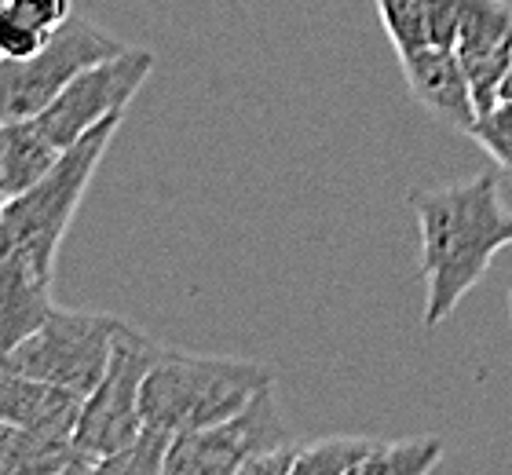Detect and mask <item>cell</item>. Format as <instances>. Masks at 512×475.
<instances>
[{
  "label": "cell",
  "instance_id": "cell-1",
  "mask_svg": "<svg viewBox=\"0 0 512 475\" xmlns=\"http://www.w3.org/2000/svg\"><path fill=\"white\" fill-rule=\"evenodd\" d=\"M125 114L81 136L33 187L0 205V351L30 337L52 311L55 260L88 183L107 158Z\"/></svg>",
  "mask_w": 512,
  "mask_h": 475
},
{
  "label": "cell",
  "instance_id": "cell-2",
  "mask_svg": "<svg viewBox=\"0 0 512 475\" xmlns=\"http://www.w3.org/2000/svg\"><path fill=\"white\" fill-rule=\"evenodd\" d=\"M421 227L425 329L443 326L465 296L487 278L494 256L512 245V212L502 205L498 176L421 187L406 194Z\"/></svg>",
  "mask_w": 512,
  "mask_h": 475
},
{
  "label": "cell",
  "instance_id": "cell-3",
  "mask_svg": "<svg viewBox=\"0 0 512 475\" xmlns=\"http://www.w3.org/2000/svg\"><path fill=\"white\" fill-rule=\"evenodd\" d=\"M267 384H275V370L267 362L161 348L158 362L143 380L139 413H143V424L176 439L183 432L227 421Z\"/></svg>",
  "mask_w": 512,
  "mask_h": 475
},
{
  "label": "cell",
  "instance_id": "cell-4",
  "mask_svg": "<svg viewBox=\"0 0 512 475\" xmlns=\"http://www.w3.org/2000/svg\"><path fill=\"white\" fill-rule=\"evenodd\" d=\"M121 326H125V318L118 315L70 311V307L52 304V311L44 315V322L30 337H22L15 348L0 351V362L8 370L48 380L55 388H66L85 399L107 373Z\"/></svg>",
  "mask_w": 512,
  "mask_h": 475
},
{
  "label": "cell",
  "instance_id": "cell-5",
  "mask_svg": "<svg viewBox=\"0 0 512 475\" xmlns=\"http://www.w3.org/2000/svg\"><path fill=\"white\" fill-rule=\"evenodd\" d=\"M161 348L154 337H147L136 326H121L118 340H114V355L96 388L88 391L81 402V417L74 428V443L85 457H92V465H99L103 457L125 450L136 432L143 428V413H139V395H143V380H147L150 366L158 362Z\"/></svg>",
  "mask_w": 512,
  "mask_h": 475
},
{
  "label": "cell",
  "instance_id": "cell-6",
  "mask_svg": "<svg viewBox=\"0 0 512 475\" xmlns=\"http://www.w3.org/2000/svg\"><path fill=\"white\" fill-rule=\"evenodd\" d=\"M128 44L96 22L70 15L63 30L30 59H0V125L41 114L81 70L125 52Z\"/></svg>",
  "mask_w": 512,
  "mask_h": 475
},
{
  "label": "cell",
  "instance_id": "cell-7",
  "mask_svg": "<svg viewBox=\"0 0 512 475\" xmlns=\"http://www.w3.org/2000/svg\"><path fill=\"white\" fill-rule=\"evenodd\" d=\"M150 74H154V52L128 44L125 52L81 70L41 114H33V125L55 150H70L107 117L125 114Z\"/></svg>",
  "mask_w": 512,
  "mask_h": 475
},
{
  "label": "cell",
  "instance_id": "cell-8",
  "mask_svg": "<svg viewBox=\"0 0 512 475\" xmlns=\"http://www.w3.org/2000/svg\"><path fill=\"white\" fill-rule=\"evenodd\" d=\"M286 421L278 410L275 384H267L253 402H246L227 421L183 432L172 439L165 472L169 475H235L253 461L256 454H267L275 446L289 443Z\"/></svg>",
  "mask_w": 512,
  "mask_h": 475
},
{
  "label": "cell",
  "instance_id": "cell-9",
  "mask_svg": "<svg viewBox=\"0 0 512 475\" xmlns=\"http://www.w3.org/2000/svg\"><path fill=\"white\" fill-rule=\"evenodd\" d=\"M454 52L465 66L476 110L480 114L491 110L502 95L505 70L512 59V4H505V0H461Z\"/></svg>",
  "mask_w": 512,
  "mask_h": 475
},
{
  "label": "cell",
  "instance_id": "cell-10",
  "mask_svg": "<svg viewBox=\"0 0 512 475\" xmlns=\"http://www.w3.org/2000/svg\"><path fill=\"white\" fill-rule=\"evenodd\" d=\"M399 63H403L406 88L421 110H428L439 125L454 132H469L480 110L454 48H421V52L399 55Z\"/></svg>",
  "mask_w": 512,
  "mask_h": 475
},
{
  "label": "cell",
  "instance_id": "cell-11",
  "mask_svg": "<svg viewBox=\"0 0 512 475\" xmlns=\"http://www.w3.org/2000/svg\"><path fill=\"white\" fill-rule=\"evenodd\" d=\"M81 402L85 399L74 391L55 388L48 380L26 377L19 370H8L0 362V421L19 428V432L74 439Z\"/></svg>",
  "mask_w": 512,
  "mask_h": 475
},
{
  "label": "cell",
  "instance_id": "cell-12",
  "mask_svg": "<svg viewBox=\"0 0 512 475\" xmlns=\"http://www.w3.org/2000/svg\"><path fill=\"white\" fill-rule=\"evenodd\" d=\"M377 15L395 55L454 48L461 0H377Z\"/></svg>",
  "mask_w": 512,
  "mask_h": 475
},
{
  "label": "cell",
  "instance_id": "cell-13",
  "mask_svg": "<svg viewBox=\"0 0 512 475\" xmlns=\"http://www.w3.org/2000/svg\"><path fill=\"white\" fill-rule=\"evenodd\" d=\"M59 158H63V150H55L37 132L33 117H19V121H4L0 125V172H4L8 198L33 187Z\"/></svg>",
  "mask_w": 512,
  "mask_h": 475
},
{
  "label": "cell",
  "instance_id": "cell-14",
  "mask_svg": "<svg viewBox=\"0 0 512 475\" xmlns=\"http://www.w3.org/2000/svg\"><path fill=\"white\" fill-rule=\"evenodd\" d=\"M374 450L377 439L370 435H330V439L300 443L293 475H363Z\"/></svg>",
  "mask_w": 512,
  "mask_h": 475
},
{
  "label": "cell",
  "instance_id": "cell-15",
  "mask_svg": "<svg viewBox=\"0 0 512 475\" xmlns=\"http://www.w3.org/2000/svg\"><path fill=\"white\" fill-rule=\"evenodd\" d=\"M443 439L410 435V439H377V450L366 461L363 475H425L439 465Z\"/></svg>",
  "mask_w": 512,
  "mask_h": 475
},
{
  "label": "cell",
  "instance_id": "cell-16",
  "mask_svg": "<svg viewBox=\"0 0 512 475\" xmlns=\"http://www.w3.org/2000/svg\"><path fill=\"white\" fill-rule=\"evenodd\" d=\"M169 450H172V435L169 432H158V428H150L143 424L136 432V439L118 450V454L103 457L96 465V472H118V475H154V472H165V461H169Z\"/></svg>",
  "mask_w": 512,
  "mask_h": 475
},
{
  "label": "cell",
  "instance_id": "cell-17",
  "mask_svg": "<svg viewBox=\"0 0 512 475\" xmlns=\"http://www.w3.org/2000/svg\"><path fill=\"white\" fill-rule=\"evenodd\" d=\"M469 139H476L487 154H491L494 165L512 172V99H498L491 110L476 114L472 128L465 132Z\"/></svg>",
  "mask_w": 512,
  "mask_h": 475
},
{
  "label": "cell",
  "instance_id": "cell-18",
  "mask_svg": "<svg viewBox=\"0 0 512 475\" xmlns=\"http://www.w3.org/2000/svg\"><path fill=\"white\" fill-rule=\"evenodd\" d=\"M55 33H44L37 30L33 22H26L22 15L0 0V59H30L44 48V44L52 41Z\"/></svg>",
  "mask_w": 512,
  "mask_h": 475
},
{
  "label": "cell",
  "instance_id": "cell-19",
  "mask_svg": "<svg viewBox=\"0 0 512 475\" xmlns=\"http://www.w3.org/2000/svg\"><path fill=\"white\" fill-rule=\"evenodd\" d=\"M4 4L44 33H59L74 15V0H4Z\"/></svg>",
  "mask_w": 512,
  "mask_h": 475
},
{
  "label": "cell",
  "instance_id": "cell-20",
  "mask_svg": "<svg viewBox=\"0 0 512 475\" xmlns=\"http://www.w3.org/2000/svg\"><path fill=\"white\" fill-rule=\"evenodd\" d=\"M15 435H19V428H11V424H4V421H0V461H4V457H8L11 443H15Z\"/></svg>",
  "mask_w": 512,
  "mask_h": 475
},
{
  "label": "cell",
  "instance_id": "cell-21",
  "mask_svg": "<svg viewBox=\"0 0 512 475\" xmlns=\"http://www.w3.org/2000/svg\"><path fill=\"white\" fill-rule=\"evenodd\" d=\"M498 99H512V59H509V70H505V81H502V95Z\"/></svg>",
  "mask_w": 512,
  "mask_h": 475
},
{
  "label": "cell",
  "instance_id": "cell-22",
  "mask_svg": "<svg viewBox=\"0 0 512 475\" xmlns=\"http://www.w3.org/2000/svg\"><path fill=\"white\" fill-rule=\"evenodd\" d=\"M8 201V187H4V172H0V205Z\"/></svg>",
  "mask_w": 512,
  "mask_h": 475
},
{
  "label": "cell",
  "instance_id": "cell-23",
  "mask_svg": "<svg viewBox=\"0 0 512 475\" xmlns=\"http://www.w3.org/2000/svg\"><path fill=\"white\" fill-rule=\"evenodd\" d=\"M509 318H512V289H509Z\"/></svg>",
  "mask_w": 512,
  "mask_h": 475
}]
</instances>
